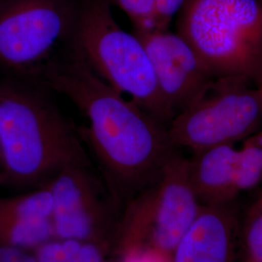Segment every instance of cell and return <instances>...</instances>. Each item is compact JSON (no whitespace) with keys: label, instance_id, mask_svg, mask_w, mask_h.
<instances>
[{"label":"cell","instance_id":"cell-1","mask_svg":"<svg viewBox=\"0 0 262 262\" xmlns=\"http://www.w3.org/2000/svg\"><path fill=\"white\" fill-rule=\"evenodd\" d=\"M43 76L88 119L83 135L98 159L112 198L127 203L159 178L175 152L166 124L106 84L76 54L50 62Z\"/></svg>","mask_w":262,"mask_h":262},{"label":"cell","instance_id":"cell-2","mask_svg":"<svg viewBox=\"0 0 262 262\" xmlns=\"http://www.w3.org/2000/svg\"><path fill=\"white\" fill-rule=\"evenodd\" d=\"M1 183L45 187L68 164L86 161L81 143L58 109L28 84L0 81Z\"/></svg>","mask_w":262,"mask_h":262},{"label":"cell","instance_id":"cell-3","mask_svg":"<svg viewBox=\"0 0 262 262\" xmlns=\"http://www.w3.org/2000/svg\"><path fill=\"white\" fill-rule=\"evenodd\" d=\"M70 43L106 84L168 125L175 113L159 91L147 51L134 33L118 25L108 0H79Z\"/></svg>","mask_w":262,"mask_h":262},{"label":"cell","instance_id":"cell-4","mask_svg":"<svg viewBox=\"0 0 262 262\" xmlns=\"http://www.w3.org/2000/svg\"><path fill=\"white\" fill-rule=\"evenodd\" d=\"M177 30L215 78L253 81L262 67V0H187Z\"/></svg>","mask_w":262,"mask_h":262},{"label":"cell","instance_id":"cell-5","mask_svg":"<svg viewBox=\"0 0 262 262\" xmlns=\"http://www.w3.org/2000/svg\"><path fill=\"white\" fill-rule=\"evenodd\" d=\"M126 204L117 232L122 254L150 250L172 257L201 208L190 184L188 159L175 151L159 178Z\"/></svg>","mask_w":262,"mask_h":262},{"label":"cell","instance_id":"cell-6","mask_svg":"<svg viewBox=\"0 0 262 262\" xmlns=\"http://www.w3.org/2000/svg\"><path fill=\"white\" fill-rule=\"evenodd\" d=\"M253 82L241 77L215 78L193 103L167 125L173 146L196 152L234 144L262 127V104Z\"/></svg>","mask_w":262,"mask_h":262},{"label":"cell","instance_id":"cell-7","mask_svg":"<svg viewBox=\"0 0 262 262\" xmlns=\"http://www.w3.org/2000/svg\"><path fill=\"white\" fill-rule=\"evenodd\" d=\"M79 0H1L0 66L15 73L45 62L75 28Z\"/></svg>","mask_w":262,"mask_h":262},{"label":"cell","instance_id":"cell-8","mask_svg":"<svg viewBox=\"0 0 262 262\" xmlns=\"http://www.w3.org/2000/svg\"><path fill=\"white\" fill-rule=\"evenodd\" d=\"M47 186L53 196L54 234L104 245L111 227L110 210L88 161L68 164Z\"/></svg>","mask_w":262,"mask_h":262},{"label":"cell","instance_id":"cell-9","mask_svg":"<svg viewBox=\"0 0 262 262\" xmlns=\"http://www.w3.org/2000/svg\"><path fill=\"white\" fill-rule=\"evenodd\" d=\"M133 33L146 49L159 91L175 116L193 103L215 79L178 33L168 29Z\"/></svg>","mask_w":262,"mask_h":262},{"label":"cell","instance_id":"cell-10","mask_svg":"<svg viewBox=\"0 0 262 262\" xmlns=\"http://www.w3.org/2000/svg\"><path fill=\"white\" fill-rule=\"evenodd\" d=\"M53 196L48 186L13 197H0V244L29 250L54 234Z\"/></svg>","mask_w":262,"mask_h":262},{"label":"cell","instance_id":"cell-11","mask_svg":"<svg viewBox=\"0 0 262 262\" xmlns=\"http://www.w3.org/2000/svg\"><path fill=\"white\" fill-rule=\"evenodd\" d=\"M233 215L222 206H202L172 253V262H232Z\"/></svg>","mask_w":262,"mask_h":262},{"label":"cell","instance_id":"cell-12","mask_svg":"<svg viewBox=\"0 0 262 262\" xmlns=\"http://www.w3.org/2000/svg\"><path fill=\"white\" fill-rule=\"evenodd\" d=\"M234 144L211 147L188 159L191 187L202 206L226 205L239 194L236 187Z\"/></svg>","mask_w":262,"mask_h":262},{"label":"cell","instance_id":"cell-13","mask_svg":"<svg viewBox=\"0 0 262 262\" xmlns=\"http://www.w3.org/2000/svg\"><path fill=\"white\" fill-rule=\"evenodd\" d=\"M262 185V127L243 140L237 150L236 187L238 192Z\"/></svg>","mask_w":262,"mask_h":262},{"label":"cell","instance_id":"cell-14","mask_svg":"<svg viewBox=\"0 0 262 262\" xmlns=\"http://www.w3.org/2000/svg\"><path fill=\"white\" fill-rule=\"evenodd\" d=\"M243 237L248 259L262 262V185L247 214Z\"/></svg>","mask_w":262,"mask_h":262},{"label":"cell","instance_id":"cell-15","mask_svg":"<svg viewBox=\"0 0 262 262\" xmlns=\"http://www.w3.org/2000/svg\"><path fill=\"white\" fill-rule=\"evenodd\" d=\"M122 10L133 24V30H158L156 25V0H108Z\"/></svg>","mask_w":262,"mask_h":262},{"label":"cell","instance_id":"cell-16","mask_svg":"<svg viewBox=\"0 0 262 262\" xmlns=\"http://www.w3.org/2000/svg\"><path fill=\"white\" fill-rule=\"evenodd\" d=\"M83 241L75 239H59L48 241L37 248L38 262H73Z\"/></svg>","mask_w":262,"mask_h":262},{"label":"cell","instance_id":"cell-17","mask_svg":"<svg viewBox=\"0 0 262 262\" xmlns=\"http://www.w3.org/2000/svg\"><path fill=\"white\" fill-rule=\"evenodd\" d=\"M187 0H156V25L158 30L168 29L172 19L178 15Z\"/></svg>","mask_w":262,"mask_h":262},{"label":"cell","instance_id":"cell-18","mask_svg":"<svg viewBox=\"0 0 262 262\" xmlns=\"http://www.w3.org/2000/svg\"><path fill=\"white\" fill-rule=\"evenodd\" d=\"M0 262H38L35 255L28 253V250L0 244Z\"/></svg>","mask_w":262,"mask_h":262},{"label":"cell","instance_id":"cell-19","mask_svg":"<svg viewBox=\"0 0 262 262\" xmlns=\"http://www.w3.org/2000/svg\"><path fill=\"white\" fill-rule=\"evenodd\" d=\"M123 262H172V257L150 250H136L123 254Z\"/></svg>","mask_w":262,"mask_h":262},{"label":"cell","instance_id":"cell-20","mask_svg":"<svg viewBox=\"0 0 262 262\" xmlns=\"http://www.w3.org/2000/svg\"><path fill=\"white\" fill-rule=\"evenodd\" d=\"M101 245L94 242H83L73 262H103Z\"/></svg>","mask_w":262,"mask_h":262},{"label":"cell","instance_id":"cell-21","mask_svg":"<svg viewBox=\"0 0 262 262\" xmlns=\"http://www.w3.org/2000/svg\"><path fill=\"white\" fill-rule=\"evenodd\" d=\"M253 82L254 83V88L256 89L257 93L259 94L260 101H261L262 104V67L259 69V71L257 72V74L254 76Z\"/></svg>","mask_w":262,"mask_h":262},{"label":"cell","instance_id":"cell-22","mask_svg":"<svg viewBox=\"0 0 262 262\" xmlns=\"http://www.w3.org/2000/svg\"><path fill=\"white\" fill-rule=\"evenodd\" d=\"M247 262H253V261H251V260H250V259H248V260H247Z\"/></svg>","mask_w":262,"mask_h":262},{"label":"cell","instance_id":"cell-23","mask_svg":"<svg viewBox=\"0 0 262 262\" xmlns=\"http://www.w3.org/2000/svg\"><path fill=\"white\" fill-rule=\"evenodd\" d=\"M0 184H1V181H0Z\"/></svg>","mask_w":262,"mask_h":262},{"label":"cell","instance_id":"cell-24","mask_svg":"<svg viewBox=\"0 0 262 262\" xmlns=\"http://www.w3.org/2000/svg\"><path fill=\"white\" fill-rule=\"evenodd\" d=\"M0 1H1V0H0Z\"/></svg>","mask_w":262,"mask_h":262}]
</instances>
